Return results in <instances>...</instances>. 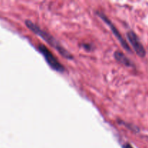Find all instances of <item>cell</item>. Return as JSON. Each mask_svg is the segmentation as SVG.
<instances>
[{
  "mask_svg": "<svg viewBox=\"0 0 148 148\" xmlns=\"http://www.w3.org/2000/svg\"><path fill=\"white\" fill-rule=\"evenodd\" d=\"M25 25L27 27H29V29H30L31 31H33V33L37 34L38 36H40L43 39H44L49 44L51 45L54 49H56V50H57L62 56H64L66 59H72V55H71L67 51L65 50L53 36H51L50 34L46 33L44 30H41V28H40L37 25H36L35 23H33V22L30 21V20H26Z\"/></svg>",
  "mask_w": 148,
  "mask_h": 148,
  "instance_id": "obj_1",
  "label": "cell"
},
{
  "mask_svg": "<svg viewBox=\"0 0 148 148\" xmlns=\"http://www.w3.org/2000/svg\"><path fill=\"white\" fill-rule=\"evenodd\" d=\"M38 50L40 51L42 55L44 56L46 62L49 64V65L52 69L57 71V72H63L64 70V66L61 64L58 59L53 56V53L46 46H44L43 45H40V46H38Z\"/></svg>",
  "mask_w": 148,
  "mask_h": 148,
  "instance_id": "obj_2",
  "label": "cell"
},
{
  "mask_svg": "<svg viewBox=\"0 0 148 148\" xmlns=\"http://www.w3.org/2000/svg\"><path fill=\"white\" fill-rule=\"evenodd\" d=\"M127 38H128L129 41L131 43L132 46L133 47L136 53L140 57L144 58L146 55V51L143 45L140 42L138 36L136 35V33L132 31V30L131 31H129L127 33Z\"/></svg>",
  "mask_w": 148,
  "mask_h": 148,
  "instance_id": "obj_3",
  "label": "cell"
},
{
  "mask_svg": "<svg viewBox=\"0 0 148 148\" xmlns=\"http://www.w3.org/2000/svg\"><path fill=\"white\" fill-rule=\"evenodd\" d=\"M98 14L100 16V17H101V18L103 20H104V22H106V23H107V25H108L110 27H111V31L114 33V34L115 35L116 37L118 38L119 41L121 43V46L124 47V49H125V50L128 51H131V49H130V46H129L128 43H127V42H126V40H124V38H123V37L121 36V35L120 34L119 32L118 31V30H117L116 27L114 25V24H113V23H111V21H110L109 19H108V17H107L105 15V14H103V13L98 12Z\"/></svg>",
  "mask_w": 148,
  "mask_h": 148,
  "instance_id": "obj_4",
  "label": "cell"
},
{
  "mask_svg": "<svg viewBox=\"0 0 148 148\" xmlns=\"http://www.w3.org/2000/svg\"><path fill=\"white\" fill-rule=\"evenodd\" d=\"M115 56L116 59L118 62H119L120 63H121L122 64L125 65L127 66H131L132 65V63L131 61L122 53V52L120 51H116L114 54Z\"/></svg>",
  "mask_w": 148,
  "mask_h": 148,
  "instance_id": "obj_5",
  "label": "cell"
},
{
  "mask_svg": "<svg viewBox=\"0 0 148 148\" xmlns=\"http://www.w3.org/2000/svg\"><path fill=\"white\" fill-rule=\"evenodd\" d=\"M123 148H133V147H132L130 144H127V145H124Z\"/></svg>",
  "mask_w": 148,
  "mask_h": 148,
  "instance_id": "obj_6",
  "label": "cell"
}]
</instances>
